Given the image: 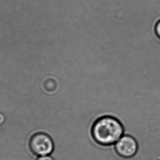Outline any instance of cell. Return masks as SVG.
<instances>
[{
	"instance_id": "obj_1",
	"label": "cell",
	"mask_w": 160,
	"mask_h": 160,
	"mask_svg": "<svg viewBox=\"0 0 160 160\" xmlns=\"http://www.w3.org/2000/svg\"><path fill=\"white\" fill-rule=\"evenodd\" d=\"M97 143L103 146L114 145L125 134L121 122L114 117L105 116L98 119L92 130Z\"/></svg>"
},
{
	"instance_id": "obj_2",
	"label": "cell",
	"mask_w": 160,
	"mask_h": 160,
	"mask_svg": "<svg viewBox=\"0 0 160 160\" xmlns=\"http://www.w3.org/2000/svg\"><path fill=\"white\" fill-rule=\"evenodd\" d=\"M29 147L31 152L36 156H48L54 150V143L48 134L37 132L31 137L29 141Z\"/></svg>"
},
{
	"instance_id": "obj_3",
	"label": "cell",
	"mask_w": 160,
	"mask_h": 160,
	"mask_svg": "<svg viewBox=\"0 0 160 160\" xmlns=\"http://www.w3.org/2000/svg\"><path fill=\"white\" fill-rule=\"evenodd\" d=\"M117 155L123 158H132L138 151V143L133 137L124 134L114 144Z\"/></svg>"
},
{
	"instance_id": "obj_4",
	"label": "cell",
	"mask_w": 160,
	"mask_h": 160,
	"mask_svg": "<svg viewBox=\"0 0 160 160\" xmlns=\"http://www.w3.org/2000/svg\"><path fill=\"white\" fill-rule=\"evenodd\" d=\"M155 32L156 34L160 38V20L157 22L155 26Z\"/></svg>"
},
{
	"instance_id": "obj_5",
	"label": "cell",
	"mask_w": 160,
	"mask_h": 160,
	"mask_svg": "<svg viewBox=\"0 0 160 160\" xmlns=\"http://www.w3.org/2000/svg\"><path fill=\"white\" fill-rule=\"evenodd\" d=\"M37 160H54L50 156H40Z\"/></svg>"
},
{
	"instance_id": "obj_6",
	"label": "cell",
	"mask_w": 160,
	"mask_h": 160,
	"mask_svg": "<svg viewBox=\"0 0 160 160\" xmlns=\"http://www.w3.org/2000/svg\"><path fill=\"white\" fill-rule=\"evenodd\" d=\"M4 121V117L3 115L0 113V124H2Z\"/></svg>"
}]
</instances>
